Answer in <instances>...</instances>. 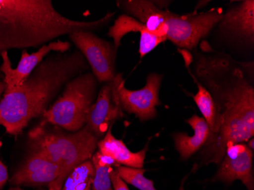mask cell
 <instances>
[{
    "label": "cell",
    "mask_w": 254,
    "mask_h": 190,
    "mask_svg": "<svg viewBox=\"0 0 254 190\" xmlns=\"http://www.w3.org/2000/svg\"><path fill=\"white\" fill-rule=\"evenodd\" d=\"M199 50H178L192 78L212 96L216 109L215 132L200 149L199 164H220L227 148L254 136V62H241L201 41Z\"/></svg>",
    "instance_id": "obj_1"
},
{
    "label": "cell",
    "mask_w": 254,
    "mask_h": 190,
    "mask_svg": "<svg viewBox=\"0 0 254 190\" xmlns=\"http://www.w3.org/2000/svg\"><path fill=\"white\" fill-rule=\"evenodd\" d=\"M89 65L78 50L46 57L22 85L5 91L0 101V126L18 136L32 120L42 117L68 81Z\"/></svg>",
    "instance_id": "obj_2"
},
{
    "label": "cell",
    "mask_w": 254,
    "mask_h": 190,
    "mask_svg": "<svg viewBox=\"0 0 254 190\" xmlns=\"http://www.w3.org/2000/svg\"><path fill=\"white\" fill-rule=\"evenodd\" d=\"M114 15L108 12L95 21H76L60 13L51 0H0V54L40 48L75 31L102 29Z\"/></svg>",
    "instance_id": "obj_3"
},
{
    "label": "cell",
    "mask_w": 254,
    "mask_h": 190,
    "mask_svg": "<svg viewBox=\"0 0 254 190\" xmlns=\"http://www.w3.org/2000/svg\"><path fill=\"white\" fill-rule=\"evenodd\" d=\"M28 138L30 151L45 157L61 169L59 178L48 187L49 190H61L70 173L91 159L99 141L87 126L78 132H69L60 127L38 124L30 131Z\"/></svg>",
    "instance_id": "obj_4"
},
{
    "label": "cell",
    "mask_w": 254,
    "mask_h": 190,
    "mask_svg": "<svg viewBox=\"0 0 254 190\" xmlns=\"http://www.w3.org/2000/svg\"><path fill=\"white\" fill-rule=\"evenodd\" d=\"M98 83L91 72L72 78L64 87L62 94L43 114L39 125L54 126L69 132L82 129L96 101Z\"/></svg>",
    "instance_id": "obj_5"
},
{
    "label": "cell",
    "mask_w": 254,
    "mask_h": 190,
    "mask_svg": "<svg viewBox=\"0 0 254 190\" xmlns=\"http://www.w3.org/2000/svg\"><path fill=\"white\" fill-rule=\"evenodd\" d=\"M167 26V41L175 44L178 49L191 51L197 48L218 25L223 11L221 8H212L202 12L178 15L169 10H161Z\"/></svg>",
    "instance_id": "obj_6"
},
{
    "label": "cell",
    "mask_w": 254,
    "mask_h": 190,
    "mask_svg": "<svg viewBox=\"0 0 254 190\" xmlns=\"http://www.w3.org/2000/svg\"><path fill=\"white\" fill-rule=\"evenodd\" d=\"M68 38L82 53L99 83L114 81L117 74V53L114 43L97 36L93 31H78Z\"/></svg>",
    "instance_id": "obj_7"
},
{
    "label": "cell",
    "mask_w": 254,
    "mask_h": 190,
    "mask_svg": "<svg viewBox=\"0 0 254 190\" xmlns=\"http://www.w3.org/2000/svg\"><path fill=\"white\" fill-rule=\"evenodd\" d=\"M163 78L161 74H148L145 86L139 90L127 89L122 78L118 84V93L123 111L134 114L140 121L155 119L158 116L156 107L161 104L159 94Z\"/></svg>",
    "instance_id": "obj_8"
},
{
    "label": "cell",
    "mask_w": 254,
    "mask_h": 190,
    "mask_svg": "<svg viewBox=\"0 0 254 190\" xmlns=\"http://www.w3.org/2000/svg\"><path fill=\"white\" fill-rule=\"evenodd\" d=\"M122 78L123 74L118 73L114 81L104 84L87 117L85 126L99 140L114 123L124 117L118 93V84Z\"/></svg>",
    "instance_id": "obj_9"
},
{
    "label": "cell",
    "mask_w": 254,
    "mask_h": 190,
    "mask_svg": "<svg viewBox=\"0 0 254 190\" xmlns=\"http://www.w3.org/2000/svg\"><path fill=\"white\" fill-rule=\"evenodd\" d=\"M72 44L69 41L57 40L40 47L37 52L29 54L27 50H23L21 60L16 68H11V61L8 52L4 51L2 57V64L0 66L1 72L4 74L3 81L6 85L5 91H9L22 85L43 61L51 52L66 53L70 51Z\"/></svg>",
    "instance_id": "obj_10"
},
{
    "label": "cell",
    "mask_w": 254,
    "mask_h": 190,
    "mask_svg": "<svg viewBox=\"0 0 254 190\" xmlns=\"http://www.w3.org/2000/svg\"><path fill=\"white\" fill-rule=\"evenodd\" d=\"M225 39L238 45H254V1L244 0L223 12L215 27Z\"/></svg>",
    "instance_id": "obj_11"
},
{
    "label": "cell",
    "mask_w": 254,
    "mask_h": 190,
    "mask_svg": "<svg viewBox=\"0 0 254 190\" xmlns=\"http://www.w3.org/2000/svg\"><path fill=\"white\" fill-rule=\"evenodd\" d=\"M254 151L246 143H238L227 148L225 156L218 164L213 182L232 184L241 181L248 190H254Z\"/></svg>",
    "instance_id": "obj_12"
},
{
    "label": "cell",
    "mask_w": 254,
    "mask_h": 190,
    "mask_svg": "<svg viewBox=\"0 0 254 190\" xmlns=\"http://www.w3.org/2000/svg\"><path fill=\"white\" fill-rule=\"evenodd\" d=\"M61 175L57 164L41 154L30 151L9 179L11 187H49Z\"/></svg>",
    "instance_id": "obj_13"
},
{
    "label": "cell",
    "mask_w": 254,
    "mask_h": 190,
    "mask_svg": "<svg viewBox=\"0 0 254 190\" xmlns=\"http://www.w3.org/2000/svg\"><path fill=\"white\" fill-rule=\"evenodd\" d=\"M130 32L140 34L138 54L142 58L153 51L159 44L167 41L166 38L152 34L140 21L126 14L120 15L114 21V24L110 28L108 34L110 38H113V43L118 49L121 45L122 38L126 34Z\"/></svg>",
    "instance_id": "obj_14"
},
{
    "label": "cell",
    "mask_w": 254,
    "mask_h": 190,
    "mask_svg": "<svg viewBox=\"0 0 254 190\" xmlns=\"http://www.w3.org/2000/svg\"><path fill=\"white\" fill-rule=\"evenodd\" d=\"M118 7L142 23L147 29L157 36L166 38L167 26L161 10L151 0H121L117 2ZM167 39V38H166Z\"/></svg>",
    "instance_id": "obj_15"
},
{
    "label": "cell",
    "mask_w": 254,
    "mask_h": 190,
    "mask_svg": "<svg viewBox=\"0 0 254 190\" xmlns=\"http://www.w3.org/2000/svg\"><path fill=\"white\" fill-rule=\"evenodd\" d=\"M111 130L112 127L108 130L105 136L98 141V151L103 155L109 157L120 165L143 168L147 148H144L138 152H132L122 140L114 136Z\"/></svg>",
    "instance_id": "obj_16"
},
{
    "label": "cell",
    "mask_w": 254,
    "mask_h": 190,
    "mask_svg": "<svg viewBox=\"0 0 254 190\" xmlns=\"http://www.w3.org/2000/svg\"><path fill=\"white\" fill-rule=\"evenodd\" d=\"M186 122L193 129V135L189 136L186 132H176L172 136L175 148L183 161H187L197 151H200L210 134L209 126L203 117L195 114L187 120Z\"/></svg>",
    "instance_id": "obj_17"
},
{
    "label": "cell",
    "mask_w": 254,
    "mask_h": 190,
    "mask_svg": "<svg viewBox=\"0 0 254 190\" xmlns=\"http://www.w3.org/2000/svg\"><path fill=\"white\" fill-rule=\"evenodd\" d=\"M95 168L91 160L85 161L67 177L61 190H91Z\"/></svg>",
    "instance_id": "obj_18"
},
{
    "label": "cell",
    "mask_w": 254,
    "mask_h": 190,
    "mask_svg": "<svg viewBox=\"0 0 254 190\" xmlns=\"http://www.w3.org/2000/svg\"><path fill=\"white\" fill-rule=\"evenodd\" d=\"M95 168L92 190H114L111 179V171L117 163L109 157L96 151L91 158Z\"/></svg>",
    "instance_id": "obj_19"
},
{
    "label": "cell",
    "mask_w": 254,
    "mask_h": 190,
    "mask_svg": "<svg viewBox=\"0 0 254 190\" xmlns=\"http://www.w3.org/2000/svg\"><path fill=\"white\" fill-rule=\"evenodd\" d=\"M193 80L196 86H197V93L193 97L194 102L195 103L199 111L202 113L204 120L209 126L210 133L215 132V126H216V109L215 104L212 100L211 94L207 91L201 84L196 80Z\"/></svg>",
    "instance_id": "obj_20"
},
{
    "label": "cell",
    "mask_w": 254,
    "mask_h": 190,
    "mask_svg": "<svg viewBox=\"0 0 254 190\" xmlns=\"http://www.w3.org/2000/svg\"><path fill=\"white\" fill-rule=\"evenodd\" d=\"M115 169L126 184H130L139 190H157L154 187L153 181L144 176L146 171L144 168H129L117 164ZM185 180L186 178H184L179 190H184Z\"/></svg>",
    "instance_id": "obj_21"
},
{
    "label": "cell",
    "mask_w": 254,
    "mask_h": 190,
    "mask_svg": "<svg viewBox=\"0 0 254 190\" xmlns=\"http://www.w3.org/2000/svg\"><path fill=\"white\" fill-rule=\"evenodd\" d=\"M111 179L114 190H129V189L127 187V184H126L123 181L122 178L120 177L119 174L117 172L115 166L111 170Z\"/></svg>",
    "instance_id": "obj_22"
},
{
    "label": "cell",
    "mask_w": 254,
    "mask_h": 190,
    "mask_svg": "<svg viewBox=\"0 0 254 190\" xmlns=\"http://www.w3.org/2000/svg\"><path fill=\"white\" fill-rule=\"evenodd\" d=\"M8 181V169L6 166L0 161V190H2Z\"/></svg>",
    "instance_id": "obj_23"
},
{
    "label": "cell",
    "mask_w": 254,
    "mask_h": 190,
    "mask_svg": "<svg viewBox=\"0 0 254 190\" xmlns=\"http://www.w3.org/2000/svg\"><path fill=\"white\" fill-rule=\"evenodd\" d=\"M157 8L160 10H168V6L171 5V1H152Z\"/></svg>",
    "instance_id": "obj_24"
},
{
    "label": "cell",
    "mask_w": 254,
    "mask_h": 190,
    "mask_svg": "<svg viewBox=\"0 0 254 190\" xmlns=\"http://www.w3.org/2000/svg\"><path fill=\"white\" fill-rule=\"evenodd\" d=\"M210 1H199L196 4V6H195V9H194L193 12H197L198 10L200 9V8H205L208 4L209 3Z\"/></svg>",
    "instance_id": "obj_25"
},
{
    "label": "cell",
    "mask_w": 254,
    "mask_h": 190,
    "mask_svg": "<svg viewBox=\"0 0 254 190\" xmlns=\"http://www.w3.org/2000/svg\"><path fill=\"white\" fill-rule=\"evenodd\" d=\"M5 88H6V85L3 81H0V101H1V97L2 94H4V92L5 91Z\"/></svg>",
    "instance_id": "obj_26"
},
{
    "label": "cell",
    "mask_w": 254,
    "mask_h": 190,
    "mask_svg": "<svg viewBox=\"0 0 254 190\" xmlns=\"http://www.w3.org/2000/svg\"><path fill=\"white\" fill-rule=\"evenodd\" d=\"M247 145L251 148L252 151L254 150V138H251V139L248 140L246 142Z\"/></svg>",
    "instance_id": "obj_27"
},
{
    "label": "cell",
    "mask_w": 254,
    "mask_h": 190,
    "mask_svg": "<svg viewBox=\"0 0 254 190\" xmlns=\"http://www.w3.org/2000/svg\"><path fill=\"white\" fill-rule=\"evenodd\" d=\"M8 190H25L19 187H11Z\"/></svg>",
    "instance_id": "obj_28"
}]
</instances>
